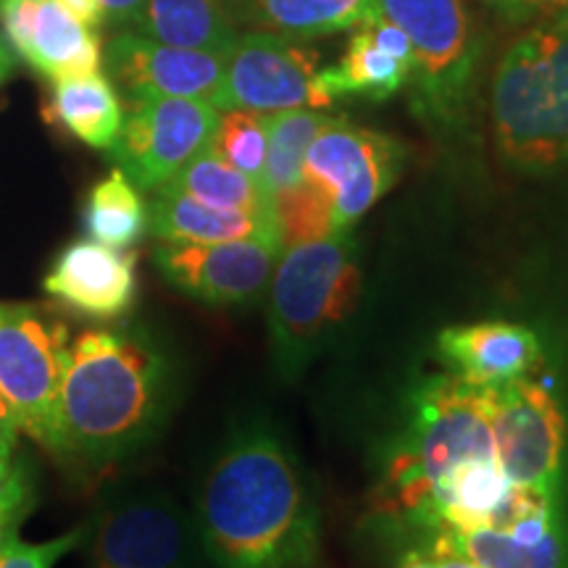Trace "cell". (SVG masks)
<instances>
[{
	"mask_svg": "<svg viewBox=\"0 0 568 568\" xmlns=\"http://www.w3.org/2000/svg\"><path fill=\"white\" fill-rule=\"evenodd\" d=\"M282 251L272 240L159 243L153 247V266L166 284L197 303L247 308L266 297Z\"/></svg>",
	"mask_w": 568,
	"mask_h": 568,
	"instance_id": "obj_12",
	"label": "cell"
},
{
	"mask_svg": "<svg viewBox=\"0 0 568 568\" xmlns=\"http://www.w3.org/2000/svg\"><path fill=\"white\" fill-rule=\"evenodd\" d=\"M240 13L258 30L314 40L382 19L376 0H240Z\"/></svg>",
	"mask_w": 568,
	"mask_h": 568,
	"instance_id": "obj_19",
	"label": "cell"
},
{
	"mask_svg": "<svg viewBox=\"0 0 568 568\" xmlns=\"http://www.w3.org/2000/svg\"><path fill=\"white\" fill-rule=\"evenodd\" d=\"M0 24L13 53L48 80L103 67L101 34L71 17L61 0H0Z\"/></svg>",
	"mask_w": 568,
	"mask_h": 568,
	"instance_id": "obj_14",
	"label": "cell"
},
{
	"mask_svg": "<svg viewBox=\"0 0 568 568\" xmlns=\"http://www.w3.org/2000/svg\"><path fill=\"white\" fill-rule=\"evenodd\" d=\"M34 503H38V489H34L32 466L24 456H17L11 477L0 489V552L19 535V527L30 516Z\"/></svg>",
	"mask_w": 568,
	"mask_h": 568,
	"instance_id": "obj_27",
	"label": "cell"
},
{
	"mask_svg": "<svg viewBox=\"0 0 568 568\" xmlns=\"http://www.w3.org/2000/svg\"><path fill=\"white\" fill-rule=\"evenodd\" d=\"M406 166L400 138L332 116L308 145L303 180L326 197L335 232H345L400 182Z\"/></svg>",
	"mask_w": 568,
	"mask_h": 568,
	"instance_id": "obj_8",
	"label": "cell"
},
{
	"mask_svg": "<svg viewBox=\"0 0 568 568\" xmlns=\"http://www.w3.org/2000/svg\"><path fill=\"white\" fill-rule=\"evenodd\" d=\"M88 521V568H211L193 516L161 489H113Z\"/></svg>",
	"mask_w": 568,
	"mask_h": 568,
	"instance_id": "obj_6",
	"label": "cell"
},
{
	"mask_svg": "<svg viewBox=\"0 0 568 568\" xmlns=\"http://www.w3.org/2000/svg\"><path fill=\"white\" fill-rule=\"evenodd\" d=\"M219 113L197 98H126L122 130L105 153L134 187L153 193L211 145Z\"/></svg>",
	"mask_w": 568,
	"mask_h": 568,
	"instance_id": "obj_11",
	"label": "cell"
},
{
	"mask_svg": "<svg viewBox=\"0 0 568 568\" xmlns=\"http://www.w3.org/2000/svg\"><path fill=\"white\" fill-rule=\"evenodd\" d=\"M48 122L95 151H109L124 122L119 90L101 71L55 80L45 109Z\"/></svg>",
	"mask_w": 568,
	"mask_h": 568,
	"instance_id": "obj_18",
	"label": "cell"
},
{
	"mask_svg": "<svg viewBox=\"0 0 568 568\" xmlns=\"http://www.w3.org/2000/svg\"><path fill=\"white\" fill-rule=\"evenodd\" d=\"M209 148L237 172L261 180L268 148V113L247 109L222 111Z\"/></svg>",
	"mask_w": 568,
	"mask_h": 568,
	"instance_id": "obj_25",
	"label": "cell"
},
{
	"mask_svg": "<svg viewBox=\"0 0 568 568\" xmlns=\"http://www.w3.org/2000/svg\"><path fill=\"white\" fill-rule=\"evenodd\" d=\"M13 460H17V456H13V458L0 456V489L6 487V481H9V477H11V471H13Z\"/></svg>",
	"mask_w": 568,
	"mask_h": 568,
	"instance_id": "obj_35",
	"label": "cell"
},
{
	"mask_svg": "<svg viewBox=\"0 0 568 568\" xmlns=\"http://www.w3.org/2000/svg\"><path fill=\"white\" fill-rule=\"evenodd\" d=\"M481 3H489L493 9H497L500 13H506L508 19H518V17H527L531 13L535 6L529 0H481Z\"/></svg>",
	"mask_w": 568,
	"mask_h": 568,
	"instance_id": "obj_33",
	"label": "cell"
},
{
	"mask_svg": "<svg viewBox=\"0 0 568 568\" xmlns=\"http://www.w3.org/2000/svg\"><path fill=\"white\" fill-rule=\"evenodd\" d=\"M439 366L471 387H495L529 376L542 361V339L516 322L445 326L437 335Z\"/></svg>",
	"mask_w": 568,
	"mask_h": 568,
	"instance_id": "obj_15",
	"label": "cell"
},
{
	"mask_svg": "<svg viewBox=\"0 0 568 568\" xmlns=\"http://www.w3.org/2000/svg\"><path fill=\"white\" fill-rule=\"evenodd\" d=\"M103 9L105 27L113 32H140L148 0H98Z\"/></svg>",
	"mask_w": 568,
	"mask_h": 568,
	"instance_id": "obj_30",
	"label": "cell"
},
{
	"mask_svg": "<svg viewBox=\"0 0 568 568\" xmlns=\"http://www.w3.org/2000/svg\"><path fill=\"white\" fill-rule=\"evenodd\" d=\"M176 361L142 324L84 329L69 345L59 395V453L82 468L122 464L145 450L176 400Z\"/></svg>",
	"mask_w": 568,
	"mask_h": 568,
	"instance_id": "obj_2",
	"label": "cell"
},
{
	"mask_svg": "<svg viewBox=\"0 0 568 568\" xmlns=\"http://www.w3.org/2000/svg\"><path fill=\"white\" fill-rule=\"evenodd\" d=\"M410 63L395 59L376 45L368 27H355L345 55L335 67L322 69V80L332 98H364V101H389L408 84Z\"/></svg>",
	"mask_w": 568,
	"mask_h": 568,
	"instance_id": "obj_21",
	"label": "cell"
},
{
	"mask_svg": "<svg viewBox=\"0 0 568 568\" xmlns=\"http://www.w3.org/2000/svg\"><path fill=\"white\" fill-rule=\"evenodd\" d=\"M489 406L508 477L524 489L566 497L568 418L556 389L521 376L489 387Z\"/></svg>",
	"mask_w": 568,
	"mask_h": 568,
	"instance_id": "obj_10",
	"label": "cell"
},
{
	"mask_svg": "<svg viewBox=\"0 0 568 568\" xmlns=\"http://www.w3.org/2000/svg\"><path fill=\"white\" fill-rule=\"evenodd\" d=\"M272 205L284 247L308 243V240L326 237V234L335 232L329 203L314 184L305 180L287 193L272 197Z\"/></svg>",
	"mask_w": 568,
	"mask_h": 568,
	"instance_id": "obj_26",
	"label": "cell"
},
{
	"mask_svg": "<svg viewBox=\"0 0 568 568\" xmlns=\"http://www.w3.org/2000/svg\"><path fill=\"white\" fill-rule=\"evenodd\" d=\"M13 69H17V55H13V48L6 40V34L0 32V84L9 80Z\"/></svg>",
	"mask_w": 568,
	"mask_h": 568,
	"instance_id": "obj_34",
	"label": "cell"
},
{
	"mask_svg": "<svg viewBox=\"0 0 568 568\" xmlns=\"http://www.w3.org/2000/svg\"><path fill=\"white\" fill-rule=\"evenodd\" d=\"M364 297L353 230L284 247L268 282V351L282 379H297L335 343Z\"/></svg>",
	"mask_w": 568,
	"mask_h": 568,
	"instance_id": "obj_5",
	"label": "cell"
},
{
	"mask_svg": "<svg viewBox=\"0 0 568 568\" xmlns=\"http://www.w3.org/2000/svg\"><path fill=\"white\" fill-rule=\"evenodd\" d=\"M410 40V111L439 145L471 151L479 138L485 38L464 0H376Z\"/></svg>",
	"mask_w": 568,
	"mask_h": 568,
	"instance_id": "obj_4",
	"label": "cell"
},
{
	"mask_svg": "<svg viewBox=\"0 0 568 568\" xmlns=\"http://www.w3.org/2000/svg\"><path fill=\"white\" fill-rule=\"evenodd\" d=\"M489 124L510 172L550 176L568 166V9L500 53L489 80Z\"/></svg>",
	"mask_w": 568,
	"mask_h": 568,
	"instance_id": "obj_3",
	"label": "cell"
},
{
	"mask_svg": "<svg viewBox=\"0 0 568 568\" xmlns=\"http://www.w3.org/2000/svg\"><path fill=\"white\" fill-rule=\"evenodd\" d=\"M142 34L176 48L230 55L237 27L224 0H148Z\"/></svg>",
	"mask_w": 568,
	"mask_h": 568,
	"instance_id": "obj_20",
	"label": "cell"
},
{
	"mask_svg": "<svg viewBox=\"0 0 568 568\" xmlns=\"http://www.w3.org/2000/svg\"><path fill=\"white\" fill-rule=\"evenodd\" d=\"M17 443H19V424L13 418L9 403L0 395V456L13 458L17 456Z\"/></svg>",
	"mask_w": 568,
	"mask_h": 568,
	"instance_id": "obj_31",
	"label": "cell"
},
{
	"mask_svg": "<svg viewBox=\"0 0 568 568\" xmlns=\"http://www.w3.org/2000/svg\"><path fill=\"white\" fill-rule=\"evenodd\" d=\"M329 119V113L316 109L268 113L266 166L264 176H261L268 197L287 193L303 182L305 153Z\"/></svg>",
	"mask_w": 568,
	"mask_h": 568,
	"instance_id": "obj_24",
	"label": "cell"
},
{
	"mask_svg": "<svg viewBox=\"0 0 568 568\" xmlns=\"http://www.w3.org/2000/svg\"><path fill=\"white\" fill-rule=\"evenodd\" d=\"M556 3H558V6H568V0H556Z\"/></svg>",
	"mask_w": 568,
	"mask_h": 568,
	"instance_id": "obj_36",
	"label": "cell"
},
{
	"mask_svg": "<svg viewBox=\"0 0 568 568\" xmlns=\"http://www.w3.org/2000/svg\"><path fill=\"white\" fill-rule=\"evenodd\" d=\"M545 3H556V0H545Z\"/></svg>",
	"mask_w": 568,
	"mask_h": 568,
	"instance_id": "obj_37",
	"label": "cell"
},
{
	"mask_svg": "<svg viewBox=\"0 0 568 568\" xmlns=\"http://www.w3.org/2000/svg\"><path fill=\"white\" fill-rule=\"evenodd\" d=\"M82 224L92 243L130 251L148 234V203L122 169H113L90 190Z\"/></svg>",
	"mask_w": 568,
	"mask_h": 568,
	"instance_id": "obj_23",
	"label": "cell"
},
{
	"mask_svg": "<svg viewBox=\"0 0 568 568\" xmlns=\"http://www.w3.org/2000/svg\"><path fill=\"white\" fill-rule=\"evenodd\" d=\"M318 53L301 40L266 30L240 34L226 55L224 80L213 105L280 113L293 109L326 111L337 101L326 90Z\"/></svg>",
	"mask_w": 568,
	"mask_h": 568,
	"instance_id": "obj_9",
	"label": "cell"
},
{
	"mask_svg": "<svg viewBox=\"0 0 568 568\" xmlns=\"http://www.w3.org/2000/svg\"><path fill=\"white\" fill-rule=\"evenodd\" d=\"M211 568H318L322 508L293 445L266 418L224 437L195 495Z\"/></svg>",
	"mask_w": 568,
	"mask_h": 568,
	"instance_id": "obj_1",
	"label": "cell"
},
{
	"mask_svg": "<svg viewBox=\"0 0 568 568\" xmlns=\"http://www.w3.org/2000/svg\"><path fill=\"white\" fill-rule=\"evenodd\" d=\"M166 187L180 190V193L195 197L205 205H213V209L274 216L272 197H268L264 182L237 172L224 159H219L211 148H205L187 166H182L166 182Z\"/></svg>",
	"mask_w": 568,
	"mask_h": 568,
	"instance_id": "obj_22",
	"label": "cell"
},
{
	"mask_svg": "<svg viewBox=\"0 0 568 568\" xmlns=\"http://www.w3.org/2000/svg\"><path fill=\"white\" fill-rule=\"evenodd\" d=\"M69 329L34 303H0V395L19 432L59 453V395L69 361Z\"/></svg>",
	"mask_w": 568,
	"mask_h": 568,
	"instance_id": "obj_7",
	"label": "cell"
},
{
	"mask_svg": "<svg viewBox=\"0 0 568 568\" xmlns=\"http://www.w3.org/2000/svg\"><path fill=\"white\" fill-rule=\"evenodd\" d=\"M113 88L126 98H197L213 105L226 55L176 48L142 32H116L103 53Z\"/></svg>",
	"mask_w": 568,
	"mask_h": 568,
	"instance_id": "obj_13",
	"label": "cell"
},
{
	"mask_svg": "<svg viewBox=\"0 0 568 568\" xmlns=\"http://www.w3.org/2000/svg\"><path fill=\"white\" fill-rule=\"evenodd\" d=\"M90 521H82L67 535L48 539V542H24L19 535L0 552V568H53L71 550L82 548L88 539Z\"/></svg>",
	"mask_w": 568,
	"mask_h": 568,
	"instance_id": "obj_28",
	"label": "cell"
},
{
	"mask_svg": "<svg viewBox=\"0 0 568 568\" xmlns=\"http://www.w3.org/2000/svg\"><path fill=\"white\" fill-rule=\"evenodd\" d=\"M393 545V568H481L474 560L460 556V552L445 548V545L426 542V539H408V542Z\"/></svg>",
	"mask_w": 568,
	"mask_h": 568,
	"instance_id": "obj_29",
	"label": "cell"
},
{
	"mask_svg": "<svg viewBox=\"0 0 568 568\" xmlns=\"http://www.w3.org/2000/svg\"><path fill=\"white\" fill-rule=\"evenodd\" d=\"M45 293L95 322H116L138 295V255L92 240L71 243L48 272Z\"/></svg>",
	"mask_w": 568,
	"mask_h": 568,
	"instance_id": "obj_16",
	"label": "cell"
},
{
	"mask_svg": "<svg viewBox=\"0 0 568 568\" xmlns=\"http://www.w3.org/2000/svg\"><path fill=\"white\" fill-rule=\"evenodd\" d=\"M61 3H63V9L71 13V17H77L82 24L92 27V30H101V27H105L103 9L98 0H61Z\"/></svg>",
	"mask_w": 568,
	"mask_h": 568,
	"instance_id": "obj_32",
	"label": "cell"
},
{
	"mask_svg": "<svg viewBox=\"0 0 568 568\" xmlns=\"http://www.w3.org/2000/svg\"><path fill=\"white\" fill-rule=\"evenodd\" d=\"M148 234L159 243H230V240H272L282 245L274 216L224 211L205 205L174 187L153 190L148 203ZM284 247V245H282Z\"/></svg>",
	"mask_w": 568,
	"mask_h": 568,
	"instance_id": "obj_17",
	"label": "cell"
}]
</instances>
